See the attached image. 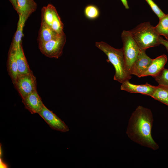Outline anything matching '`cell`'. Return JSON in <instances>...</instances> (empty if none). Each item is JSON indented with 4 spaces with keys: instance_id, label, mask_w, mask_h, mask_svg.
<instances>
[{
    "instance_id": "obj_1",
    "label": "cell",
    "mask_w": 168,
    "mask_h": 168,
    "mask_svg": "<svg viewBox=\"0 0 168 168\" xmlns=\"http://www.w3.org/2000/svg\"><path fill=\"white\" fill-rule=\"evenodd\" d=\"M153 121L151 110L138 106L132 113L129 119L126 133L132 140L141 146L153 150L159 148L152 136Z\"/></svg>"
},
{
    "instance_id": "obj_2",
    "label": "cell",
    "mask_w": 168,
    "mask_h": 168,
    "mask_svg": "<svg viewBox=\"0 0 168 168\" xmlns=\"http://www.w3.org/2000/svg\"><path fill=\"white\" fill-rule=\"evenodd\" d=\"M96 46L107 55L109 61L114 67L115 73L114 79L121 83L131 78L127 70L123 48L116 49L103 41L97 42Z\"/></svg>"
},
{
    "instance_id": "obj_3",
    "label": "cell",
    "mask_w": 168,
    "mask_h": 168,
    "mask_svg": "<svg viewBox=\"0 0 168 168\" xmlns=\"http://www.w3.org/2000/svg\"><path fill=\"white\" fill-rule=\"evenodd\" d=\"M129 31L141 49L146 50L160 44V36L155 31L154 27L149 22L141 23Z\"/></svg>"
},
{
    "instance_id": "obj_4",
    "label": "cell",
    "mask_w": 168,
    "mask_h": 168,
    "mask_svg": "<svg viewBox=\"0 0 168 168\" xmlns=\"http://www.w3.org/2000/svg\"><path fill=\"white\" fill-rule=\"evenodd\" d=\"M121 38L126 66L130 74L132 67L141 49L133 38L129 30H123L121 34Z\"/></svg>"
},
{
    "instance_id": "obj_5",
    "label": "cell",
    "mask_w": 168,
    "mask_h": 168,
    "mask_svg": "<svg viewBox=\"0 0 168 168\" xmlns=\"http://www.w3.org/2000/svg\"><path fill=\"white\" fill-rule=\"evenodd\" d=\"M66 40V36L63 32L50 41L39 43V48L41 52L45 56L58 58L62 54Z\"/></svg>"
},
{
    "instance_id": "obj_6",
    "label": "cell",
    "mask_w": 168,
    "mask_h": 168,
    "mask_svg": "<svg viewBox=\"0 0 168 168\" xmlns=\"http://www.w3.org/2000/svg\"><path fill=\"white\" fill-rule=\"evenodd\" d=\"M14 84L22 99L36 90V79L32 72L28 74L19 75Z\"/></svg>"
},
{
    "instance_id": "obj_7",
    "label": "cell",
    "mask_w": 168,
    "mask_h": 168,
    "mask_svg": "<svg viewBox=\"0 0 168 168\" xmlns=\"http://www.w3.org/2000/svg\"><path fill=\"white\" fill-rule=\"evenodd\" d=\"M38 114L52 129L62 132L69 130L64 122L44 105Z\"/></svg>"
},
{
    "instance_id": "obj_8",
    "label": "cell",
    "mask_w": 168,
    "mask_h": 168,
    "mask_svg": "<svg viewBox=\"0 0 168 168\" xmlns=\"http://www.w3.org/2000/svg\"><path fill=\"white\" fill-rule=\"evenodd\" d=\"M146 50L141 49L138 57L134 63L130 72L131 75L141 77L150 66L152 59L146 53Z\"/></svg>"
},
{
    "instance_id": "obj_9",
    "label": "cell",
    "mask_w": 168,
    "mask_h": 168,
    "mask_svg": "<svg viewBox=\"0 0 168 168\" xmlns=\"http://www.w3.org/2000/svg\"><path fill=\"white\" fill-rule=\"evenodd\" d=\"M129 80L122 82L120 89L131 93H139L151 96L156 86L147 83L145 84L136 85L130 83Z\"/></svg>"
},
{
    "instance_id": "obj_10",
    "label": "cell",
    "mask_w": 168,
    "mask_h": 168,
    "mask_svg": "<svg viewBox=\"0 0 168 168\" xmlns=\"http://www.w3.org/2000/svg\"><path fill=\"white\" fill-rule=\"evenodd\" d=\"M22 100L26 108L32 114H39L44 105L36 90L28 95Z\"/></svg>"
},
{
    "instance_id": "obj_11",
    "label": "cell",
    "mask_w": 168,
    "mask_h": 168,
    "mask_svg": "<svg viewBox=\"0 0 168 168\" xmlns=\"http://www.w3.org/2000/svg\"><path fill=\"white\" fill-rule=\"evenodd\" d=\"M167 60V56L164 54L152 59L148 68L142 77L150 76L154 77L157 76L164 68Z\"/></svg>"
},
{
    "instance_id": "obj_12",
    "label": "cell",
    "mask_w": 168,
    "mask_h": 168,
    "mask_svg": "<svg viewBox=\"0 0 168 168\" xmlns=\"http://www.w3.org/2000/svg\"><path fill=\"white\" fill-rule=\"evenodd\" d=\"M16 11L18 15L28 19L37 9V5L34 0H17Z\"/></svg>"
},
{
    "instance_id": "obj_13",
    "label": "cell",
    "mask_w": 168,
    "mask_h": 168,
    "mask_svg": "<svg viewBox=\"0 0 168 168\" xmlns=\"http://www.w3.org/2000/svg\"><path fill=\"white\" fill-rule=\"evenodd\" d=\"M15 54L19 75L31 72L32 71L27 62L21 44L15 50Z\"/></svg>"
},
{
    "instance_id": "obj_14",
    "label": "cell",
    "mask_w": 168,
    "mask_h": 168,
    "mask_svg": "<svg viewBox=\"0 0 168 168\" xmlns=\"http://www.w3.org/2000/svg\"><path fill=\"white\" fill-rule=\"evenodd\" d=\"M60 18L55 7L52 4H48L41 9V22L50 27L52 23Z\"/></svg>"
},
{
    "instance_id": "obj_15",
    "label": "cell",
    "mask_w": 168,
    "mask_h": 168,
    "mask_svg": "<svg viewBox=\"0 0 168 168\" xmlns=\"http://www.w3.org/2000/svg\"><path fill=\"white\" fill-rule=\"evenodd\" d=\"M60 34H58L49 26L41 22L38 38L39 43L50 41L57 37Z\"/></svg>"
},
{
    "instance_id": "obj_16",
    "label": "cell",
    "mask_w": 168,
    "mask_h": 168,
    "mask_svg": "<svg viewBox=\"0 0 168 168\" xmlns=\"http://www.w3.org/2000/svg\"><path fill=\"white\" fill-rule=\"evenodd\" d=\"M19 16L17 29L14 35L10 48L14 50L21 44V41L23 36V28L27 19L21 15H19Z\"/></svg>"
},
{
    "instance_id": "obj_17",
    "label": "cell",
    "mask_w": 168,
    "mask_h": 168,
    "mask_svg": "<svg viewBox=\"0 0 168 168\" xmlns=\"http://www.w3.org/2000/svg\"><path fill=\"white\" fill-rule=\"evenodd\" d=\"M15 53V50L10 49L8 59L9 72L13 83L16 80L19 76Z\"/></svg>"
},
{
    "instance_id": "obj_18",
    "label": "cell",
    "mask_w": 168,
    "mask_h": 168,
    "mask_svg": "<svg viewBox=\"0 0 168 168\" xmlns=\"http://www.w3.org/2000/svg\"><path fill=\"white\" fill-rule=\"evenodd\" d=\"M151 97L168 106V87L159 85Z\"/></svg>"
},
{
    "instance_id": "obj_19",
    "label": "cell",
    "mask_w": 168,
    "mask_h": 168,
    "mask_svg": "<svg viewBox=\"0 0 168 168\" xmlns=\"http://www.w3.org/2000/svg\"><path fill=\"white\" fill-rule=\"evenodd\" d=\"M159 19L158 24L154 27L155 30L159 35H163L167 39L168 38V14Z\"/></svg>"
},
{
    "instance_id": "obj_20",
    "label": "cell",
    "mask_w": 168,
    "mask_h": 168,
    "mask_svg": "<svg viewBox=\"0 0 168 168\" xmlns=\"http://www.w3.org/2000/svg\"><path fill=\"white\" fill-rule=\"evenodd\" d=\"M86 17L88 19L93 20L98 18L100 15V11L98 7L94 5L86 6L84 10Z\"/></svg>"
},
{
    "instance_id": "obj_21",
    "label": "cell",
    "mask_w": 168,
    "mask_h": 168,
    "mask_svg": "<svg viewBox=\"0 0 168 168\" xmlns=\"http://www.w3.org/2000/svg\"><path fill=\"white\" fill-rule=\"evenodd\" d=\"M154 78L159 85L168 88V69L164 68L158 75Z\"/></svg>"
},
{
    "instance_id": "obj_22",
    "label": "cell",
    "mask_w": 168,
    "mask_h": 168,
    "mask_svg": "<svg viewBox=\"0 0 168 168\" xmlns=\"http://www.w3.org/2000/svg\"><path fill=\"white\" fill-rule=\"evenodd\" d=\"M145 0L150 6L153 11L157 16L159 19L164 17L166 15L152 0Z\"/></svg>"
},
{
    "instance_id": "obj_23",
    "label": "cell",
    "mask_w": 168,
    "mask_h": 168,
    "mask_svg": "<svg viewBox=\"0 0 168 168\" xmlns=\"http://www.w3.org/2000/svg\"><path fill=\"white\" fill-rule=\"evenodd\" d=\"M159 42L160 44H162L165 47L168 52V40L164 39L160 36L159 38Z\"/></svg>"
},
{
    "instance_id": "obj_24",
    "label": "cell",
    "mask_w": 168,
    "mask_h": 168,
    "mask_svg": "<svg viewBox=\"0 0 168 168\" xmlns=\"http://www.w3.org/2000/svg\"><path fill=\"white\" fill-rule=\"evenodd\" d=\"M12 4L14 8L16 10L17 7V0H9Z\"/></svg>"
},
{
    "instance_id": "obj_25",
    "label": "cell",
    "mask_w": 168,
    "mask_h": 168,
    "mask_svg": "<svg viewBox=\"0 0 168 168\" xmlns=\"http://www.w3.org/2000/svg\"><path fill=\"white\" fill-rule=\"evenodd\" d=\"M121 1L125 8L127 9H128L129 8V7L128 4L127 0H121Z\"/></svg>"
},
{
    "instance_id": "obj_26",
    "label": "cell",
    "mask_w": 168,
    "mask_h": 168,
    "mask_svg": "<svg viewBox=\"0 0 168 168\" xmlns=\"http://www.w3.org/2000/svg\"><path fill=\"white\" fill-rule=\"evenodd\" d=\"M166 40H168V38H167V39Z\"/></svg>"
}]
</instances>
